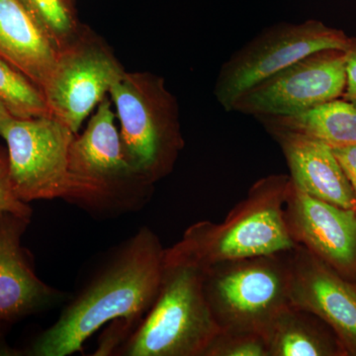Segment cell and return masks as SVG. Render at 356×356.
Masks as SVG:
<instances>
[{
	"mask_svg": "<svg viewBox=\"0 0 356 356\" xmlns=\"http://www.w3.org/2000/svg\"><path fill=\"white\" fill-rule=\"evenodd\" d=\"M165 252L158 235L147 227L113 248L57 322L35 339L29 355H74L83 350V343L107 323H112V330L95 355L115 353L158 296Z\"/></svg>",
	"mask_w": 356,
	"mask_h": 356,
	"instance_id": "cell-1",
	"label": "cell"
},
{
	"mask_svg": "<svg viewBox=\"0 0 356 356\" xmlns=\"http://www.w3.org/2000/svg\"><path fill=\"white\" fill-rule=\"evenodd\" d=\"M290 175H271L255 181L247 197L221 222L201 221L165 248V264L201 269L248 257L289 252L296 247L285 220Z\"/></svg>",
	"mask_w": 356,
	"mask_h": 356,
	"instance_id": "cell-2",
	"label": "cell"
},
{
	"mask_svg": "<svg viewBox=\"0 0 356 356\" xmlns=\"http://www.w3.org/2000/svg\"><path fill=\"white\" fill-rule=\"evenodd\" d=\"M76 135L53 116L11 117L2 126L16 197L27 204L60 198L88 210H117L102 188L70 172V147Z\"/></svg>",
	"mask_w": 356,
	"mask_h": 356,
	"instance_id": "cell-3",
	"label": "cell"
},
{
	"mask_svg": "<svg viewBox=\"0 0 356 356\" xmlns=\"http://www.w3.org/2000/svg\"><path fill=\"white\" fill-rule=\"evenodd\" d=\"M108 95L126 159L140 179L153 187L172 172L184 147L177 98L163 77L140 72H124Z\"/></svg>",
	"mask_w": 356,
	"mask_h": 356,
	"instance_id": "cell-4",
	"label": "cell"
},
{
	"mask_svg": "<svg viewBox=\"0 0 356 356\" xmlns=\"http://www.w3.org/2000/svg\"><path fill=\"white\" fill-rule=\"evenodd\" d=\"M203 269L165 264L153 306L115 351L124 356H203L221 332L206 299Z\"/></svg>",
	"mask_w": 356,
	"mask_h": 356,
	"instance_id": "cell-5",
	"label": "cell"
},
{
	"mask_svg": "<svg viewBox=\"0 0 356 356\" xmlns=\"http://www.w3.org/2000/svg\"><path fill=\"white\" fill-rule=\"evenodd\" d=\"M289 252L203 269L204 293L222 332L264 336L274 318L291 305Z\"/></svg>",
	"mask_w": 356,
	"mask_h": 356,
	"instance_id": "cell-6",
	"label": "cell"
},
{
	"mask_svg": "<svg viewBox=\"0 0 356 356\" xmlns=\"http://www.w3.org/2000/svg\"><path fill=\"white\" fill-rule=\"evenodd\" d=\"M351 37L318 20L267 27L224 63L215 84L218 102L232 112L243 92L315 51H346Z\"/></svg>",
	"mask_w": 356,
	"mask_h": 356,
	"instance_id": "cell-7",
	"label": "cell"
},
{
	"mask_svg": "<svg viewBox=\"0 0 356 356\" xmlns=\"http://www.w3.org/2000/svg\"><path fill=\"white\" fill-rule=\"evenodd\" d=\"M125 72L109 44L84 26L79 37L60 51L43 88L51 116L79 134L84 120Z\"/></svg>",
	"mask_w": 356,
	"mask_h": 356,
	"instance_id": "cell-8",
	"label": "cell"
},
{
	"mask_svg": "<svg viewBox=\"0 0 356 356\" xmlns=\"http://www.w3.org/2000/svg\"><path fill=\"white\" fill-rule=\"evenodd\" d=\"M346 86V51H315L243 92L232 112L254 117L301 114L343 97Z\"/></svg>",
	"mask_w": 356,
	"mask_h": 356,
	"instance_id": "cell-9",
	"label": "cell"
},
{
	"mask_svg": "<svg viewBox=\"0 0 356 356\" xmlns=\"http://www.w3.org/2000/svg\"><path fill=\"white\" fill-rule=\"evenodd\" d=\"M112 105L107 95L83 133L76 134L70 147V172L102 188L117 210L134 209L144 202L152 187L140 179L126 159Z\"/></svg>",
	"mask_w": 356,
	"mask_h": 356,
	"instance_id": "cell-10",
	"label": "cell"
},
{
	"mask_svg": "<svg viewBox=\"0 0 356 356\" xmlns=\"http://www.w3.org/2000/svg\"><path fill=\"white\" fill-rule=\"evenodd\" d=\"M290 302L331 327L344 351L356 355V286L303 245L288 252Z\"/></svg>",
	"mask_w": 356,
	"mask_h": 356,
	"instance_id": "cell-11",
	"label": "cell"
},
{
	"mask_svg": "<svg viewBox=\"0 0 356 356\" xmlns=\"http://www.w3.org/2000/svg\"><path fill=\"white\" fill-rule=\"evenodd\" d=\"M285 220L294 242L339 273L356 271V213L299 191L291 180Z\"/></svg>",
	"mask_w": 356,
	"mask_h": 356,
	"instance_id": "cell-12",
	"label": "cell"
},
{
	"mask_svg": "<svg viewBox=\"0 0 356 356\" xmlns=\"http://www.w3.org/2000/svg\"><path fill=\"white\" fill-rule=\"evenodd\" d=\"M31 217L0 212V327L55 305L62 293L40 280L22 236Z\"/></svg>",
	"mask_w": 356,
	"mask_h": 356,
	"instance_id": "cell-13",
	"label": "cell"
},
{
	"mask_svg": "<svg viewBox=\"0 0 356 356\" xmlns=\"http://www.w3.org/2000/svg\"><path fill=\"white\" fill-rule=\"evenodd\" d=\"M264 128L282 149L290 178L299 191L339 207L355 210L353 188L331 147L285 129Z\"/></svg>",
	"mask_w": 356,
	"mask_h": 356,
	"instance_id": "cell-14",
	"label": "cell"
},
{
	"mask_svg": "<svg viewBox=\"0 0 356 356\" xmlns=\"http://www.w3.org/2000/svg\"><path fill=\"white\" fill-rule=\"evenodd\" d=\"M58 54V47L18 0H0V58L43 90Z\"/></svg>",
	"mask_w": 356,
	"mask_h": 356,
	"instance_id": "cell-15",
	"label": "cell"
},
{
	"mask_svg": "<svg viewBox=\"0 0 356 356\" xmlns=\"http://www.w3.org/2000/svg\"><path fill=\"white\" fill-rule=\"evenodd\" d=\"M273 126L321 140L332 149L356 147V105L343 98L291 116L255 117Z\"/></svg>",
	"mask_w": 356,
	"mask_h": 356,
	"instance_id": "cell-16",
	"label": "cell"
},
{
	"mask_svg": "<svg viewBox=\"0 0 356 356\" xmlns=\"http://www.w3.org/2000/svg\"><path fill=\"white\" fill-rule=\"evenodd\" d=\"M318 320L292 304L286 307L264 332L269 356H332L346 353L337 339L334 341L321 329Z\"/></svg>",
	"mask_w": 356,
	"mask_h": 356,
	"instance_id": "cell-17",
	"label": "cell"
},
{
	"mask_svg": "<svg viewBox=\"0 0 356 356\" xmlns=\"http://www.w3.org/2000/svg\"><path fill=\"white\" fill-rule=\"evenodd\" d=\"M0 103L14 118L51 116L42 88L0 58Z\"/></svg>",
	"mask_w": 356,
	"mask_h": 356,
	"instance_id": "cell-18",
	"label": "cell"
},
{
	"mask_svg": "<svg viewBox=\"0 0 356 356\" xmlns=\"http://www.w3.org/2000/svg\"><path fill=\"white\" fill-rule=\"evenodd\" d=\"M55 43L58 50L67 48L84 28L77 16L74 0H18Z\"/></svg>",
	"mask_w": 356,
	"mask_h": 356,
	"instance_id": "cell-19",
	"label": "cell"
},
{
	"mask_svg": "<svg viewBox=\"0 0 356 356\" xmlns=\"http://www.w3.org/2000/svg\"><path fill=\"white\" fill-rule=\"evenodd\" d=\"M203 356H269V353L264 334L221 331Z\"/></svg>",
	"mask_w": 356,
	"mask_h": 356,
	"instance_id": "cell-20",
	"label": "cell"
},
{
	"mask_svg": "<svg viewBox=\"0 0 356 356\" xmlns=\"http://www.w3.org/2000/svg\"><path fill=\"white\" fill-rule=\"evenodd\" d=\"M0 212H13L32 217V208L29 204L22 202L11 187L9 177L8 154L6 147L0 146Z\"/></svg>",
	"mask_w": 356,
	"mask_h": 356,
	"instance_id": "cell-21",
	"label": "cell"
},
{
	"mask_svg": "<svg viewBox=\"0 0 356 356\" xmlns=\"http://www.w3.org/2000/svg\"><path fill=\"white\" fill-rule=\"evenodd\" d=\"M346 86L341 98L356 105V38L353 37L346 50Z\"/></svg>",
	"mask_w": 356,
	"mask_h": 356,
	"instance_id": "cell-22",
	"label": "cell"
},
{
	"mask_svg": "<svg viewBox=\"0 0 356 356\" xmlns=\"http://www.w3.org/2000/svg\"><path fill=\"white\" fill-rule=\"evenodd\" d=\"M334 153L339 159L355 194L356 213V147L334 149Z\"/></svg>",
	"mask_w": 356,
	"mask_h": 356,
	"instance_id": "cell-23",
	"label": "cell"
},
{
	"mask_svg": "<svg viewBox=\"0 0 356 356\" xmlns=\"http://www.w3.org/2000/svg\"><path fill=\"white\" fill-rule=\"evenodd\" d=\"M11 115L7 111L6 107L0 103V129L11 118Z\"/></svg>",
	"mask_w": 356,
	"mask_h": 356,
	"instance_id": "cell-24",
	"label": "cell"
}]
</instances>
